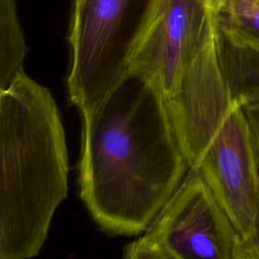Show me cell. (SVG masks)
<instances>
[{
    "label": "cell",
    "instance_id": "cell-1",
    "mask_svg": "<svg viewBox=\"0 0 259 259\" xmlns=\"http://www.w3.org/2000/svg\"><path fill=\"white\" fill-rule=\"evenodd\" d=\"M82 117V201L104 232L147 231L189 170L165 105L130 75Z\"/></svg>",
    "mask_w": 259,
    "mask_h": 259
},
{
    "label": "cell",
    "instance_id": "cell-2",
    "mask_svg": "<svg viewBox=\"0 0 259 259\" xmlns=\"http://www.w3.org/2000/svg\"><path fill=\"white\" fill-rule=\"evenodd\" d=\"M125 67L162 100L183 149L205 141L233 103L218 57L213 0H149Z\"/></svg>",
    "mask_w": 259,
    "mask_h": 259
},
{
    "label": "cell",
    "instance_id": "cell-3",
    "mask_svg": "<svg viewBox=\"0 0 259 259\" xmlns=\"http://www.w3.org/2000/svg\"><path fill=\"white\" fill-rule=\"evenodd\" d=\"M68 171L57 103L23 71L0 90V259L38 254L67 197Z\"/></svg>",
    "mask_w": 259,
    "mask_h": 259
},
{
    "label": "cell",
    "instance_id": "cell-4",
    "mask_svg": "<svg viewBox=\"0 0 259 259\" xmlns=\"http://www.w3.org/2000/svg\"><path fill=\"white\" fill-rule=\"evenodd\" d=\"M149 0H75L70 29L67 88L82 116L128 75L125 57Z\"/></svg>",
    "mask_w": 259,
    "mask_h": 259
},
{
    "label": "cell",
    "instance_id": "cell-5",
    "mask_svg": "<svg viewBox=\"0 0 259 259\" xmlns=\"http://www.w3.org/2000/svg\"><path fill=\"white\" fill-rule=\"evenodd\" d=\"M189 168L209 188L239 239L245 238L258 210L259 143L241 104L233 101Z\"/></svg>",
    "mask_w": 259,
    "mask_h": 259
},
{
    "label": "cell",
    "instance_id": "cell-6",
    "mask_svg": "<svg viewBox=\"0 0 259 259\" xmlns=\"http://www.w3.org/2000/svg\"><path fill=\"white\" fill-rule=\"evenodd\" d=\"M145 235L172 259H234L239 240L209 188L190 168Z\"/></svg>",
    "mask_w": 259,
    "mask_h": 259
},
{
    "label": "cell",
    "instance_id": "cell-7",
    "mask_svg": "<svg viewBox=\"0 0 259 259\" xmlns=\"http://www.w3.org/2000/svg\"><path fill=\"white\" fill-rule=\"evenodd\" d=\"M217 50L232 101L241 105L258 101L259 45L235 38L217 27Z\"/></svg>",
    "mask_w": 259,
    "mask_h": 259
},
{
    "label": "cell",
    "instance_id": "cell-8",
    "mask_svg": "<svg viewBox=\"0 0 259 259\" xmlns=\"http://www.w3.org/2000/svg\"><path fill=\"white\" fill-rule=\"evenodd\" d=\"M27 46L15 0H0V90L24 71Z\"/></svg>",
    "mask_w": 259,
    "mask_h": 259
},
{
    "label": "cell",
    "instance_id": "cell-9",
    "mask_svg": "<svg viewBox=\"0 0 259 259\" xmlns=\"http://www.w3.org/2000/svg\"><path fill=\"white\" fill-rule=\"evenodd\" d=\"M213 11L218 29L259 45V0H213Z\"/></svg>",
    "mask_w": 259,
    "mask_h": 259
},
{
    "label": "cell",
    "instance_id": "cell-10",
    "mask_svg": "<svg viewBox=\"0 0 259 259\" xmlns=\"http://www.w3.org/2000/svg\"><path fill=\"white\" fill-rule=\"evenodd\" d=\"M123 259H172L162 248L146 235L130 243L124 250Z\"/></svg>",
    "mask_w": 259,
    "mask_h": 259
},
{
    "label": "cell",
    "instance_id": "cell-11",
    "mask_svg": "<svg viewBox=\"0 0 259 259\" xmlns=\"http://www.w3.org/2000/svg\"><path fill=\"white\" fill-rule=\"evenodd\" d=\"M234 259H259V203L257 214L249 234L245 238L238 240Z\"/></svg>",
    "mask_w": 259,
    "mask_h": 259
},
{
    "label": "cell",
    "instance_id": "cell-12",
    "mask_svg": "<svg viewBox=\"0 0 259 259\" xmlns=\"http://www.w3.org/2000/svg\"><path fill=\"white\" fill-rule=\"evenodd\" d=\"M249 123L259 142V100L242 105Z\"/></svg>",
    "mask_w": 259,
    "mask_h": 259
}]
</instances>
